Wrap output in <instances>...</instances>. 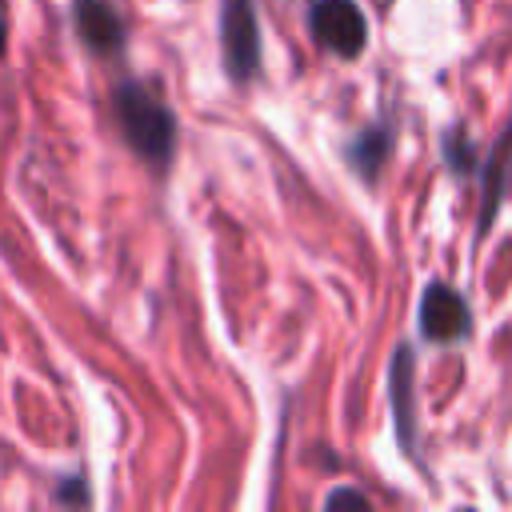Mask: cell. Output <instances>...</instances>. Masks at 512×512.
<instances>
[{
	"label": "cell",
	"mask_w": 512,
	"mask_h": 512,
	"mask_svg": "<svg viewBox=\"0 0 512 512\" xmlns=\"http://www.w3.org/2000/svg\"><path fill=\"white\" fill-rule=\"evenodd\" d=\"M112 108L128 148L156 172H164L176 152V112L164 104V96H156L140 80H120L112 92Z\"/></svg>",
	"instance_id": "cell-1"
},
{
	"label": "cell",
	"mask_w": 512,
	"mask_h": 512,
	"mask_svg": "<svg viewBox=\"0 0 512 512\" xmlns=\"http://www.w3.org/2000/svg\"><path fill=\"white\" fill-rule=\"evenodd\" d=\"M308 28L316 44L340 60H356L368 48V20L356 0H312Z\"/></svg>",
	"instance_id": "cell-2"
},
{
	"label": "cell",
	"mask_w": 512,
	"mask_h": 512,
	"mask_svg": "<svg viewBox=\"0 0 512 512\" xmlns=\"http://www.w3.org/2000/svg\"><path fill=\"white\" fill-rule=\"evenodd\" d=\"M220 44H224V68L236 84H248L260 72V24H256V0H224L220 12Z\"/></svg>",
	"instance_id": "cell-3"
},
{
	"label": "cell",
	"mask_w": 512,
	"mask_h": 512,
	"mask_svg": "<svg viewBox=\"0 0 512 512\" xmlns=\"http://www.w3.org/2000/svg\"><path fill=\"white\" fill-rule=\"evenodd\" d=\"M72 20H76L80 40H84L96 56H120V52H124L128 28H124L120 12H116L108 0H72Z\"/></svg>",
	"instance_id": "cell-4"
},
{
	"label": "cell",
	"mask_w": 512,
	"mask_h": 512,
	"mask_svg": "<svg viewBox=\"0 0 512 512\" xmlns=\"http://www.w3.org/2000/svg\"><path fill=\"white\" fill-rule=\"evenodd\" d=\"M420 332L436 344H452L460 336H468V304L460 292L444 288V284H428L424 300H420Z\"/></svg>",
	"instance_id": "cell-5"
},
{
	"label": "cell",
	"mask_w": 512,
	"mask_h": 512,
	"mask_svg": "<svg viewBox=\"0 0 512 512\" xmlns=\"http://www.w3.org/2000/svg\"><path fill=\"white\" fill-rule=\"evenodd\" d=\"M392 404H396V432L404 440V448H412V348L400 344L392 356Z\"/></svg>",
	"instance_id": "cell-6"
},
{
	"label": "cell",
	"mask_w": 512,
	"mask_h": 512,
	"mask_svg": "<svg viewBox=\"0 0 512 512\" xmlns=\"http://www.w3.org/2000/svg\"><path fill=\"white\" fill-rule=\"evenodd\" d=\"M388 148H392V132H388L384 124L364 128V132L348 144V164H352L364 180H376V172H380L384 160H388Z\"/></svg>",
	"instance_id": "cell-7"
},
{
	"label": "cell",
	"mask_w": 512,
	"mask_h": 512,
	"mask_svg": "<svg viewBox=\"0 0 512 512\" xmlns=\"http://www.w3.org/2000/svg\"><path fill=\"white\" fill-rule=\"evenodd\" d=\"M56 500H60V504H76V508H84L92 496H88V484H84L80 476H68V480H60Z\"/></svg>",
	"instance_id": "cell-8"
},
{
	"label": "cell",
	"mask_w": 512,
	"mask_h": 512,
	"mask_svg": "<svg viewBox=\"0 0 512 512\" xmlns=\"http://www.w3.org/2000/svg\"><path fill=\"white\" fill-rule=\"evenodd\" d=\"M324 504H328V508H336V504H356V508H364L368 500H364L360 492H348V488H344V492H332V496H328Z\"/></svg>",
	"instance_id": "cell-9"
},
{
	"label": "cell",
	"mask_w": 512,
	"mask_h": 512,
	"mask_svg": "<svg viewBox=\"0 0 512 512\" xmlns=\"http://www.w3.org/2000/svg\"><path fill=\"white\" fill-rule=\"evenodd\" d=\"M8 52V0H0V56Z\"/></svg>",
	"instance_id": "cell-10"
}]
</instances>
